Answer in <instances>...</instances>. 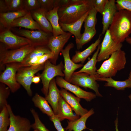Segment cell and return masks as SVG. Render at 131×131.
<instances>
[{"label": "cell", "instance_id": "6da1fadb", "mask_svg": "<svg viewBox=\"0 0 131 131\" xmlns=\"http://www.w3.org/2000/svg\"><path fill=\"white\" fill-rule=\"evenodd\" d=\"M93 7V0H71L68 4L59 8V22L66 24L74 22Z\"/></svg>", "mask_w": 131, "mask_h": 131}, {"label": "cell", "instance_id": "7a4b0ae2", "mask_svg": "<svg viewBox=\"0 0 131 131\" xmlns=\"http://www.w3.org/2000/svg\"><path fill=\"white\" fill-rule=\"evenodd\" d=\"M108 29L115 42H123L131 34V12L125 10H118Z\"/></svg>", "mask_w": 131, "mask_h": 131}, {"label": "cell", "instance_id": "3957f363", "mask_svg": "<svg viewBox=\"0 0 131 131\" xmlns=\"http://www.w3.org/2000/svg\"><path fill=\"white\" fill-rule=\"evenodd\" d=\"M126 61V53L124 51L121 49L115 51L97 69V73L100 77L114 76L118 71L125 68Z\"/></svg>", "mask_w": 131, "mask_h": 131}, {"label": "cell", "instance_id": "277c9868", "mask_svg": "<svg viewBox=\"0 0 131 131\" xmlns=\"http://www.w3.org/2000/svg\"><path fill=\"white\" fill-rule=\"evenodd\" d=\"M35 47L29 44L17 49L8 50L5 46L0 44V71L5 69V65L7 64L14 62L21 63Z\"/></svg>", "mask_w": 131, "mask_h": 131}, {"label": "cell", "instance_id": "5b68a950", "mask_svg": "<svg viewBox=\"0 0 131 131\" xmlns=\"http://www.w3.org/2000/svg\"><path fill=\"white\" fill-rule=\"evenodd\" d=\"M64 66L62 61L57 65L53 64L49 60L45 63L43 70L39 75L43 84L41 91L45 97L48 93L50 83L54 77L56 76H65L63 71Z\"/></svg>", "mask_w": 131, "mask_h": 131}, {"label": "cell", "instance_id": "8992f818", "mask_svg": "<svg viewBox=\"0 0 131 131\" xmlns=\"http://www.w3.org/2000/svg\"><path fill=\"white\" fill-rule=\"evenodd\" d=\"M5 68L0 75V82L9 87L12 93L16 91L21 85L17 82L16 75L18 70L23 67L27 66L21 63L14 62L5 65Z\"/></svg>", "mask_w": 131, "mask_h": 131}, {"label": "cell", "instance_id": "52a82bcc", "mask_svg": "<svg viewBox=\"0 0 131 131\" xmlns=\"http://www.w3.org/2000/svg\"><path fill=\"white\" fill-rule=\"evenodd\" d=\"M44 64L36 66L23 67L20 68L17 72V81L23 87L30 96L33 95L31 88L32 79L35 74L43 69Z\"/></svg>", "mask_w": 131, "mask_h": 131}, {"label": "cell", "instance_id": "ba28073f", "mask_svg": "<svg viewBox=\"0 0 131 131\" xmlns=\"http://www.w3.org/2000/svg\"><path fill=\"white\" fill-rule=\"evenodd\" d=\"M0 41L8 50L17 49L31 43L28 39L15 35L6 28L0 29Z\"/></svg>", "mask_w": 131, "mask_h": 131}, {"label": "cell", "instance_id": "9c48e42d", "mask_svg": "<svg viewBox=\"0 0 131 131\" xmlns=\"http://www.w3.org/2000/svg\"><path fill=\"white\" fill-rule=\"evenodd\" d=\"M14 30L18 34L30 41L31 44L35 47L47 46L51 36L50 33L41 30H32L19 28Z\"/></svg>", "mask_w": 131, "mask_h": 131}, {"label": "cell", "instance_id": "30bf717a", "mask_svg": "<svg viewBox=\"0 0 131 131\" xmlns=\"http://www.w3.org/2000/svg\"><path fill=\"white\" fill-rule=\"evenodd\" d=\"M122 46V43H117L113 40L109 29L107 30L100 45L97 57V62L108 59L114 52L121 49Z\"/></svg>", "mask_w": 131, "mask_h": 131}, {"label": "cell", "instance_id": "8fae6325", "mask_svg": "<svg viewBox=\"0 0 131 131\" xmlns=\"http://www.w3.org/2000/svg\"><path fill=\"white\" fill-rule=\"evenodd\" d=\"M72 34L67 32L56 36H52L50 37L47 46L53 55V59L49 60L53 64L56 65L59 53Z\"/></svg>", "mask_w": 131, "mask_h": 131}, {"label": "cell", "instance_id": "7c38bea8", "mask_svg": "<svg viewBox=\"0 0 131 131\" xmlns=\"http://www.w3.org/2000/svg\"><path fill=\"white\" fill-rule=\"evenodd\" d=\"M56 81L57 84L61 88L70 91L76 97L80 98L83 99L87 101H90L96 97L95 94L83 90L79 86L66 81L62 77L57 76Z\"/></svg>", "mask_w": 131, "mask_h": 131}, {"label": "cell", "instance_id": "4fadbf2b", "mask_svg": "<svg viewBox=\"0 0 131 131\" xmlns=\"http://www.w3.org/2000/svg\"><path fill=\"white\" fill-rule=\"evenodd\" d=\"M74 46V44L70 42L61 51L64 60V65L63 72L65 75L64 79L68 82L69 81L74 71L83 66V64L75 63L70 59L69 51Z\"/></svg>", "mask_w": 131, "mask_h": 131}, {"label": "cell", "instance_id": "5bb4252c", "mask_svg": "<svg viewBox=\"0 0 131 131\" xmlns=\"http://www.w3.org/2000/svg\"><path fill=\"white\" fill-rule=\"evenodd\" d=\"M7 107L8 111L10 123L7 131H29L32 124L29 120L25 117L16 115L14 114L10 106Z\"/></svg>", "mask_w": 131, "mask_h": 131}, {"label": "cell", "instance_id": "9a60e30c", "mask_svg": "<svg viewBox=\"0 0 131 131\" xmlns=\"http://www.w3.org/2000/svg\"><path fill=\"white\" fill-rule=\"evenodd\" d=\"M60 92L61 96L70 106L77 115L81 117L88 112L89 111L83 108L80 104L81 98L75 96L68 92L67 90L63 88H61Z\"/></svg>", "mask_w": 131, "mask_h": 131}, {"label": "cell", "instance_id": "2e32d148", "mask_svg": "<svg viewBox=\"0 0 131 131\" xmlns=\"http://www.w3.org/2000/svg\"><path fill=\"white\" fill-rule=\"evenodd\" d=\"M72 108L60 95L58 102L57 112L56 115L60 122L65 119L69 121H75L80 118V116L74 114Z\"/></svg>", "mask_w": 131, "mask_h": 131}, {"label": "cell", "instance_id": "e0dca14e", "mask_svg": "<svg viewBox=\"0 0 131 131\" xmlns=\"http://www.w3.org/2000/svg\"><path fill=\"white\" fill-rule=\"evenodd\" d=\"M115 0H107L102 14L103 28L101 34L105 33L111 24L114 16L118 11Z\"/></svg>", "mask_w": 131, "mask_h": 131}, {"label": "cell", "instance_id": "ac0fdd59", "mask_svg": "<svg viewBox=\"0 0 131 131\" xmlns=\"http://www.w3.org/2000/svg\"><path fill=\"white\" fill-rule=\"evenodd\" d=\"M47 11L46 10L41 8L30 11L32 17L40 26L41 30L50 33H53V29L46 16Z\"/></svg>", "mask_w": 131, "mask_h": 131}, {"label": "cell", "instance_id": "d6986e66", "mask_svg": "<svg viewBox=\"0 0 131 131\" xmlns=\"http://www.w3.org/2000/svg\"><path fill=\"white\" fill-rule=\"evenodd\" d=\"M15 27H23L32 30H41L32 17L30 11H28L24 16L15 20L10 25V29Z\"/></svg>", "mask_w": 131, "mask_h": 131}, {"label": "cell", "instance_id": "ffe728a7", "mask_svg": "<svg viewBox=\"0 0 131 131\" xmlns=\"http://www.w3.org/2000/svg\"><path fill=\"white\" fill-rule=\"evenodd\" d=\"M60 96V90L57 86L56 79L54 78L50 83L48 93L45 98L51 106L55 115L57 114L58 104Z\"/></svg>", "mask_w": 131, "mask_h": 131}, {"label": "cell", "instance_id": "44dd1931", "mask_svg": "<svg viewBox=\"0 0 131 131\" xmlns=\"http://www.w3.org/2000/svg\"><path fill=\"white\" fill-rule=\"evenodd\" d=\"M89 11L86 13L81 18L76 21L70 24H66L59 22V24L63 31H68L75 36V41L79 40L81 37V29L82 25Z\"/></svg>", "mask_w": 131, "mask_h": 131}, {"label": "cell", "instance_id": "7402d4cb", "mask_svg": "<svg viewBox=\"0 0 131 131\" xmlns=\"http://www.w3.org/2000/svg\"><path fill=\"white\" fill-rule=\"evenodd\" d=\"M94 113V109L92 108L86 114L81 117L77 120L74 121H68V125L65 129L67 131H82L86 129L91 131L92 130L87 128L86 123L87 119Z\"/></svg>", "mask_w": 131, "mask_h": 131}, {"label": "cell", "instance_id": "603a6c76", "mask_svg": "<svg viewBox=\"0 0 131 131\" xmlns=\"http://www.w3.org/2000/svg\"><path fill=\"white\" fill-rule=\"evenodd\" d=\"M101 34L99 35L98 39L94 43L83 51H76L75 54L73 56L71 59L72 61L76 63L81 62L82 64H83L99 44L101 41Z\"/></svg>", "mask_w": 131, "mask_h": 131}, {"label": "cell", "instance_id": "cb8c5ba5", "mask_svg": "<svg viewBox=\"0 0 131 131\" xmlns=\"http://www.w3.org/2000/svg\"><path fill=\"white\" fill-rule=\"evenodd\" d=\"M59 8L54 7L52 9L47 12L46 14V17L52 26L54 36L64 34L66 33L62 30L59 24L57 13Z\"/></svg>", "mask_w": 131, "mask_h": 131}, {"label": "cell", "instance_id": "d4e9b609", "mask_svg": "<svg viewBox=\"0 0 131 131\" xmlns=\"http://www.w3.org/2000/svg\"><path fill=\"white\" fill-rule=\"evenodd\" d=\"M28 12L25 9L15 11L0 13V22L5 28L10 29L11 23L16 19L23 16Z\"/></svg>", "mask_w": 131, "mask_h": 131}, {"label": "cell", "instance_id": "484cf974", "mask_svg": "<svg viewBox=\"0 0 131 131\" xmlns=\"http://www.w3.org/2000/svg\"><path fill=\"white\" fill-rule=\"evenodd\" d=\"M100 47V45L99 44L91 59L83 66L82 69L76 72L77 73H85L96 78L99 77L97 72L96 64L97 62V57Z\"/></svg>", "mask_w": 131, "mask_h": 131}, {"label": "cell", "instance_id": "4316f807", "mask_svg": "<svg viewBox=\"0 0 131 131\" xmlns=\"http://www.w3.org/2000/svg\"><path fill=\"white\" fill-rule=\"evenodd\" d=\"M32 101L35 107L38 108L43 113L46 114L49 117L55 115L53 109L45 97L36 93L32 98Z\"/></svg>", "mask_w": 131, "mask_h": 131}, {"label": "cell", "instance_id": "83f0119b", "mask_svg": "<svg viewBox=\"0 0 131 131\" xmlns=\"http://www.w3.org/2000/svg\"><path fill=\"white\" fill-rule=\"evenodd\" d=\"M97 81H105L106 82L105 85V87H113L118 90H124L126 88H131V81L128 78L123 81L115 80L112 77H98Z\"/></svg>", "mask_w": 131, "mask_h": 131}, {"label": "cell", "instance_id": "f1b7e54d", "mask_svg": "<svg viewBox=\"0 0 131 131\" xmlns=\"http://www.w3.org/2000/svg\"><path fill=\"white\" fill-rule=\"evenodd\" d=\"M51 53L47 46H40L36 47L34 50L25 58L21 63L27 66V64L32 58Z\"/></svg>", "mask_w": 131, "mask_h": 131}, {"label": "cell", "instance_id": "f546056e", "mask_svg": "<svg viewBox=\"0 0 131 131\" xmlns=\"http://www.w3.org/2000/svg\"><path fill=\"white\" fill-rule=\"evenodd\" d=\"M96 33L95 28L84 29L83 33L81 34L80 39L76 41L77 49L79 50L84 45L89 41Z\"/></svg>", "mask_w": 131, "mask_h": 131}, {"label": "cell", "instance_id": "4dcf8cb0", "mask_svg": "<svg viewBox=\"0 0 131 131\" xmlns=\"http://www.w3.org/2000/svg\"><path fill=\"white\" fill-rule=\"evenodd\" d=\"M97 12L94 7L89 11L88 14L84 21V29L95 28L97 22L96 15Z\"/></svg>", "mask_w": 131, "mask_h": 131}, {"label": "cell", "instance_id": "1f68e13d", "mask_svg": "<svg viewBox=\"0 0 131 131\" xmlns=\"http://www.w3.org/2000/svg\"><path fill=\"white\" fill-rule=\"evenodd\" d=\"M10 123L9 113L7 106H5L0 111V131H7Z\"/></svg>", "mask_w": 131, "mask_h": 131}, {"label": "cell", "instance_id": "d6a6232c", "mask_svg": "<svg viewBox=\"0 0 131 131\" xmlns=\"http://www.w3.org/2000/svg\"><path fill=\"white\" fill-rule=\"evenodd\" d=\"M10 90L8 87L4 84L0 83V111L8 104L7 99L8 97Z\"/></svg>", "mask_w": 131, "mask_h": 131}, {"label": "cell", "instance_id": "836d02e7", "mask_svg": "<svg viewBox=\"0 0 131 131\" xmlns=\"http://www.w3.org/2000/svg\"><path fill=\"white\" fill-rule=\"evenodd\" d=\"M9 11H15L24 9L23 0H4Z\"/></svg>", "mask_w": 131, "mask_h": 131}, {"label": "cell", "instance_id": "e575fe53", "mask_svg": "<svg viewBox=\"0 0 131 131\" xmlns=\"http://www.w3.org/2000/svg\"><path fill=\"white\" fill-rule=\"evenodd\" d=\"M30 111L34 120V123L32 124V128L34 130L38 129L40 131H50L41 122L38 113L35 110L31 108Z\"/></svg>", "mask_w": 131, "mask_h": 131}, {"label": "cell", "instance_id": "d590c367", "mask_svg": "<svg viewBox=\"0 0 131 131\" xmlns=\"http://www.w3.org/2000/svg\"><path fill=\"white\" fill-rule=\"evenodd\" d=\"M24 6V9L28 11L41 8L38 0H25Z\"/></svg>", "mask_w": 131, "mask_h": 131}, {"label": "cell", "instance_id": "8d00e7d4", "mask_svg": "<svg viewBox=\"0 0 131 131\" xmlns=\"http://www.w3.org/2000/svg\"><path fill=\"white\" fill-rule=\"evenodd\" d=\"M115 2L118 10H125L131 12V0H117Z\"/></svg>", "mask_w": 131, "mask_h": 131}, {"label": "cell", "instance_id": "74e56055", "mask_svg": "<svg viewBox=\"0 0 131 131\" xmlns=\"http://www.w3.org/2000/svg\"><path fill=\"white\" fill-rule=\"evenodd\" d=\"M41 8H43L47 11L52 9L55 7V0H38Z\"/></svg>", "mask_w": 131, "mask_h": 131}, {"label": "cell", "instance_id": "f35d334b", "mask_svg": "<svg viewBox=\"0 0 131 131\" xmlns=\"http://www.w3.org/2000/svg\"><path fill=\"white\" fill-rule=\"evenodd\" d=\"M107 0H93L94 8L97 12L102 15Z\"/></svg>", "mask_w": 131, "mask_h": 131}, {"label": "cell", "instance_id": "ab89813d", "mask_svg": "<svg viewBox=\"0 0 131 131\" xmlns=\"http://www.w3.org/2000/svg\"><path fill=\"white\" fill-rule=\"evenodd\" d=\"M49 119L53 123L57 131H65V129L62 125L60 121L58 119L56 115L49 117Z\"/></svg>", "mask_w": 131, "mask_h": 131}, {"label": "cell", "instance_id": "60d3db41", "mask_svg": "<svg viewBox=\"0 0 131 131\" xmlns=\"http://www.w3.org/2000/svg\"><path fill=\"white\" fill-rule=\"evenodd\" d=\"M9 12L5 0H0V13H4Z\"/></svg>", "mask_w": 131, "mask_h": 131}, {"label": "cell", "instance_id": "b9f144b4", "mask_svg": "<svg viewBox=\"0 0 131 131\" xmlns=\"http://www.w3.org/2000/svg\"><path fill=\"white\" fill-rule=\"evenodd\" d=\"M41 77L39 75L34 76L32 80V82L35 84L38 83L40 81Z\"/></svg>", "mask_w": 131, "mask_h": 131}, {"label": "cell", "instance_id": "7bdbcfd3", "mask_svg": "<svg viewBox=\"0 0 131 131\" xmlns=\"http://www.w3.org/2000/svg\"><path fill=\"white\" fill-rule=\"evenodd\" d=\"M117 117L115 121V131H119L118 129V118L117 117Z\"/></svg>", "mask_w": 131, "mask_h": 131}, {"label": "cell", "instance_id": "ee69618b", "mask_svg": "<svg viewBox=\"0 0 131 131\" xmlns=\"http://www.w3.org/2000/svg\"><path fill=\"white\" fill-rule=\"evenodd\" d=\"M128 43L131 44V37H129L126 39L125 40Z\"/></svg>", "mask_w": 131, "mask_h": 131}, {"label": "cell", "instance_id": "f6af8a7d", "mask_svg": "<svg viewBox=\"0 0 131 131\" xmlns=\"http://www.w3.org/2000/svg\"><path fill=\"white\" fill-rule=\"evenodd\" d=\"M128 78L131 81V70L129 74Z\"/></svg>", "mask_w": 131, "mask_h": 131}, {"label": "cell", "instance_id": "bcb514c9", "mask_svg": "<svg viewBox=\"0 0 131 131\" xmlns=\"http://www.w3.org/2000/svg\"><path fill=\"white\" fill-rule=\"evenodd\" d=\"M129 98L131 101V94L129 96Z\"/></svg>", "mask_w": 131, "mask_h": 131}, {"label": "cell", "instance_id": "7dc6e473", "mask_svg": "<svg viewBox=\"0 0 131 131\" xmlns=\"http://www.w3.org/2000/svg\"><path fill=\"white\" fill-rule=\"evenodd\" d=\"M33 131H40L38 129H36L34 130H33Z\"/></svg>", "mask_w": 131, "mask_h": 131}, {"label": "cell", "instance_id": "c3c4849f", "mask_svg": "<svg viewBox=\"0 0 131 131\" xmlns=\"http://www.w3.org/2000/svg\"><path fill=\"white\" fill-rule=\"evenodd\" d=\"M101 131H105L104 130H102Z\"/></svg>", "mask_w": 131, "mask_h": 131}]
</instances>
